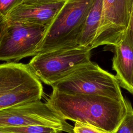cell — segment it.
<instances>
[{
  "label": "cell",
  "mask_w": 133,
  "mask_h": 133,
  "mask_svg": "<svg viewBox=\"0 0 133 133\" xmlns=\"http://www.w3.org/2000/svg\"><path fill=\"white\" fill-rule=\"evenodd\" d=\"M46 103L65 120L80 122L113 132L127 111L125 101L107 97L71 95L52 89Z\"/></svg>",
  "instance_id": "6da1fadb"
},
{
  "label": "cell",
  "mask_w": 133,
  "mask_h": 133,
  "mask_svg": "<svg viewBox=\"0 0 133 133\" xmlns=\"http://www.w3.org/2000/svg\"><path fill=\"white\" fill-rule=\"evenodd\" d=\"M95 0H66L47 27L36 54L79 46L87 15Z\"/></svg>",
  "instance_id": "7a4b0ae2"
},
{
  "label": "cell",
  "mask_w": 133,
  "mask_h": 133,
  "mask_svg": "<svg viewBox=\"0 0 133 133\" xmlns=\"http://www.w3.org/2000/svg\"><path fill=\"white\" fill-rule=\"evenodd\" d=\"M52 89L67 94L89 95L124 100L115 76L91 61L51 86Z\"/></svg>",
  "instance_id": "3957f363"
},
{
  "label": "cell",
  "mask_w": 133,
  "mask_h": 133,
  "mask_svg": "<svg viewBox=\"0 0 133 133\" xmlns=\"http://www.w3.org/2000/svg\"><path fill=\"white\" fill-rule=\"evenodd\" d=\"M90 51L80 46L54 49L36 54L27 65L40 81L51 86L91 62Z\"/></svg>",
  "instance_id": "277c9868"
},
{
  "label": "cell",
  "mask_w": 133,
  "mask_h": 133,
  "mask_svg": "<svg viewBox=\"0 0 133 133\" xmlns=\"http://www.w3.org/2000/svg\"><path fill=\"white\" fill-rule=\"evenodd\" d=\"M43 93L41 82L27 64L15 62L0 64V110L41 100Z\"/></svg>",
  "instance_id": "5b68a950"
},
{
  "label": "cell",
  "mask_w": 133,
  "mask_h": 133,
  "mask_svg": "<svg viewBox=\"0 0 133 133\" xmlns=\"http://www.w3.org/2000/svg\"><path fill=\"white\" fill-rule=\"evenodd\" d=\"M41 126L74 133L73 127L41 100L23 102L0 110V128Z\"/></svg>",
  "instance_id": "8992f818"
},
{
  "label": "cell",
  "mask_w": 133,
  "mask_h": 133,
  "mask_svg": "<svg viewBox=\"0 0 133 133\" xmlns=\"http://www.w3.org/2000/svg\"><path fill=\"white\" fill-rule=\"evenodd\" d=\"M47 26L8 22L0 40V60L18 61L36 55Z\"/></svg>",
  "instance_id": "52a82bcc"
},
{
  "label": "cell",
  "mask_w": 133,
  "mask_h": 133,
  "mask_svg": "<svg viewBox=\"0 0 133 133\" xmlns=\"http://www.w3.org/2000/svg\"><path fill=\"white\" fill-rule=\"evenodd\" d=\"M133 5V0H102L99 25L91 46H114L124 37Z\"/></svg>",
  "instance_id": "ba28073f"
},
{
  "label": "cell",
  "mask_w": 133,
  "mask_h": 133,
  "mask_svg": "<svg viewBox=\"0 0 133 133\" xmlns=\"http://www.w3.org/2000/svg\"><path fill=\"white\" fill-rule=\"evenodd\" d=\"M65 1L41 5L22 4L13 9L6 18L8 22L48 26Z\"/></svg>",
  "instance_id": "9c48e42d"
},
{
  "label": "cell",
  "mask_w": 133,
  "mask_h": 133,
  "mask_svg": "<svg viewBox=\"0 0 133 133\" xmlns=\"http://www.w3.org/2000/svg\"><path fill=\"white\" fill-rule=\"evenodd\" d=\"M112 68L119 86L133 95V47L123 38L113 46Z\"/></svg>",
  "instance_id": "30bf717a"
},
{
  "label": "cell",
  "mask_w": 133,
  "mask_h": 133,
  "mask_svg": "<svg viewBox=\"0 0 133 133\" xmlns=\"http://www.w3.org/2000/svg\"><path fill=\"white\" fill-rule=\"evenodd\" d=\"M102 10V0H95L86 17L78 41V45L90 48L99 25Z\"/></svg>",
  "instance_id": "8fae6325"
},
{
  "label": "cell",
  "mask_w": 133,
  "mask_h": 133,
  "mask_svg": "<svg viewBox=\"0 0 133 133\" xmlns=\"http://www.w3.org/2000/svg\"><path fill=\"white\" fill-rule=\"evenodd\" d=\"M0 131L8 133H57V130L41 126H23L1 127Z\"/></svg>",
  "instance_id": "7c38bea8"
},
{
  "label": "cell",
  "mask_w": 133,
  "mask_h": 133,
  "mask_svg": "<svg viewBox=\"0 0 133 133\" xmlns=\"http://www.w3.org/2000/svg\"><path fill=\"white\" fill-rule=\"evenodd\" d=\"M127 111L113 133H133V109L130 102L125 99Z\"/></svg>",
  "instance_id": "4fadbf2b"
},
{
  "label": "cell",
  "mask_w": 133,
  "mask_h": 133,
  "mask_svg": "<svg viewBox=\"0 0 133 133\" xmlns=\"http://www.w3.org/2000/svg\"><path fill=\"white\" fill-rule=\"evenodd\" d=\"M74 133H113L107 132L100 128L86 124L75 122L73 127Z\"/></svg>",
  "instance_id": "5bb4252c"
},
{
  "label": "cell",
  "mask_w": 133,
  "mask_h": 133,
  "mask_svg": "<svg viewBox=\"0 0 133 133\" xmlns=\"http://www.w3.org/2000/svg\"><path fill=\"white\" fill-rule=\"evenodd\" d=\"M24 0H0V12L5 17L15 8L23 4Z\"/></svg>",
  "instance_id": "9a60e30c"
},
{
  "label": "cell",
  "mask_w": 133,
  "mask_h": 133,
  "mask_svg": "<svg viewBox=\"0 0 133 133\" xmlns=\"http://www.w3.org/2000/svg\"><path fill=\"white\" fill-rule=\"evenodd\" d=\"M124 38L129 44L133 47V5L128 26Z\"/></svg>",
  "instance_id": "2e32d148"
},
{
  "label": "cell",
  "mask_w": 133,
  "mask_h": 133,
  "mask_svg": "<svg viewBox=\"0 0 133 133\" xmlns=\"http://www.w3.org/2000/svg\"><path fill=\"white\" fill-rule=\"evenodd\" d=\"M65 0H24L23 4L26 5H41L56 3Z\"/></svg>",
  "instance_id": "e0dca14e"
},
{
  "label": "cell",
  "mask_w": 133,
  "mask_h": 133,
  "mask_svg": "<svg viewBox=\"0 0 133 133\" xmlns=\"http://www.w3.org/2000/svg\"><path fill=\"white\" fill-rule=\"evenodd\" d=\"M8 25V22L6 18L0 12V40L1 39Z\"/></svg>",
  "instance_id": "ac0fdd59"
},
{
  "label": "cell",
  "mask_w": 133,
  "mask_h": 133,
  "mask_svg": "<svg viewBox=\"0 0 133 133\" xmlns=\"http://www.w3.org/2000/svg\"><path fill=\"white\" fill-rule=\"evenodd\" d=\"M0 133H8V132H3V131H0Z\"/></svg>",
  "instance_id": "d6986e66"
},
{
  "label": "cell",
  "mask_w": 133,
  "mask_h": 133,
  "mask_svg": "<svg viewBox=\"0 0 133 133\" xmlns=\"http://www.w3.org/2000/svg\"><path fill=\"white\" fill-rule=\"evenodd\" d=\"M57 133H62V131H58Z\"/></svg>",
  "instance_id": "ffe728a7"
}]
</instances>
